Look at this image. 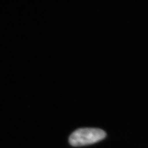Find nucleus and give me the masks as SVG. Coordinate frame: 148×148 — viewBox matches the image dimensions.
<instances>
[{"label":"nucleus","instance_id":"nucleus-1","mask_svg":"<svg viewBox=\"0 0 148 148\" xmlns=\"http://www.w3.org/2000/svg\"><path fill=\"white\" fill-rule=\"evenodd\" d=\"M106 136V132L99 128H80L71 134L69 141L73 146H82L93 144L103 140Z\"/></svg>","mask_w":148,"mask_h":148}]
</instances>
